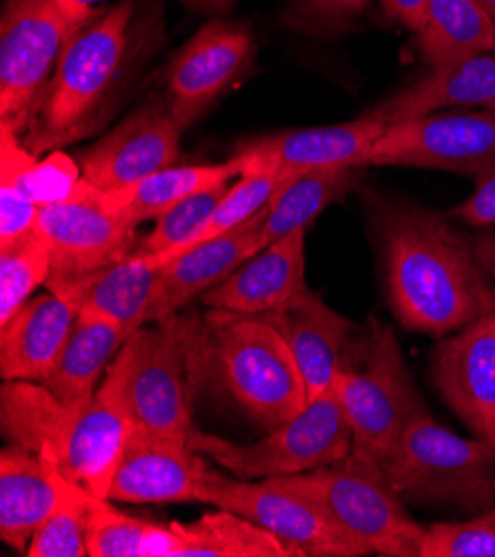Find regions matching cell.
<instances>
[{
    "mask_svg": "<svg viewBox=\"0 0 495 557\" xmlns=\"http://www.w3.org/2000/svg\"><path fill=\"white\" fill-rule=\"evenodd\" d=\"M36 232L51 253L47 289L123 260L138 247L136 230L107 207L94 185L70 202L40 207Z\"/></svg>",
    "mask_w": 495,
    "mask_h": 557,
    "instance_id": "5bb4252c",
    "label": "cell"
},
{
    "mask_svg": "<svg viewBox=\"0 0 495 557\" xmlns=\"http://www.w3.org/2000/svg\"><path fill=\"white\" fill-rule=\"evenodd\" d=\"M256 59V40L247 25L213 18L176 53L164 72V98L187 129L223 98Z\"/></svg>",
    "mask_w": 495,
    "mask_h": 557,
    "instance_id": "4fadbf2b",
    "label": "cell"
},
{
    "mask_svg": "<svg viewBox=\"0 0 495 557\" xmlns=\"http://www.w3.org/2000/svg\"><path fill=\"white\" fill-rule=\"evenodd\" d=\"M475 3H478V5H482V8H484L493 18H495V0H475Z\"/></svg>",
    "mask_w": 495,
    "mask_h": 557,
    "instance_id": "f6af8a7d",
    "label": "cell"
},
{
    "mask_svg": "<svg viewBox=\"0 0 495 557\" xmlns=\"http://www.w3.org/2000/svg\"><path fill=\"white\" fill-rule=\"evenodd\" d=\"M493 162L495 109H460L387 125L360 158V166H416L465 176H478Z\"/></svg>",
    "mask_w": 495,
    "mask_h": 557,
    "instance_id": "7c38bea8",
    "label": "cell"
},
{
    "mask_svg": "<svg viewBox=\"0 0 495 557\" xmlns=\"http://www.w3.org/2000/svg\"><path fill=\"white\" fill-rule=\"evenodd\" d=\"M61 503L36 531L27 557H89L87 520L94 497L87 488L63 475Z\"/></svg>",
    "mask_w": 495,
    "mask_h": 557,
    "instance_id": "d6a6232c",
    "label": "cell"
},
{
    "mask_svg": "<svg viewBox=\"0 0 495 557\" xmlns=\"http://www.w3.org/2000/svg\"><path fill=\"white\" fill-rule=\"evenodd\" d=\"M443 109H495V53L429 67L424 76L380 100L367 114L394 125L440 114Z\"/></svg>",
    "mask_w": 495,
    "mask_h": 557,
    "instance_id": "7402d4cb",
    "label": "cell"
},
{
    "mask_svg": "<svg viewBox=\"0 0 495 557\" xmlns=\"http://www.w3.org/2000/svg\"><path fill=\"white\" fill-rule=\"evenodd\" d=\"M0 183L16 185L38 207L70 202L89 187L81 162L63 149L34 156L21 134L5 125H0Z\"/></svg>",
    "mask_w": 495,
    "mask_h": 557,
    "instance_id": "f1b7e54d",
    "label": "cell"
},
{
    "mask_svg": "<svg viewBox=\"0 0 495 557\" xmlns=\"http://www.w3.org/2000/svg\"><path fill=\"white\" fill-rule=\"evenodd\" d=\"M232 183L218 185L205 191H198L176 207H172L168 213L156 220V227L149 236H145L136 251L149 253L158 264H168L178 251H183L194 238L202 232L207 220L211 218L213 209L218 207L220 198L225 196Z\"/></svg>",
    "mask_w": 495,
    "mask_h": 557,
    "instance_id": "d590c367",
    "label": "cell"
},
{
    "mask_svg": "<svg viewBox=\"0 0 495 557\" xmlns=\"http://www.w3.org/2000/svg\"><path fill=\"white\" fill-rule=\"evenodd\" d=\"M279 478L318 499L371 555L420 557L424 527L407 513L405 499L380 465L351 454L334 465Z\"/></svg>",
    "mask_w": 495,
    "mask_h": 557,
    "instance_id": "52a82bcc",
    "label": "cell"
},
{
    "mask_svg": "<svg viewBox=\"0 0 495 557\" xmlns=\"http://www.w3.org/2000/svg\"><path fill=\"white\" fill-rule=\"evenodd\" d=\"M380 467L405 503L469 513L495 507V444L478 435L462 437L429 411L409 422Z\"/></svg>",
    "mask_w": 495,
    "mask_h": 557,
    "instance_id": "5b68a950",
    "label": "cell"
},
{
    "mask_svg": "<svg viewBox=\"0 0 495 557\" xmlns=\"http://www.w3.org/2000/svg\"><path fill=\"white\" fill-rule=\"evenodd\" d=\"M354 358L345 354L334 380L354 433L351 454L382 465L409 422L426 409L392 326L373 322Z\"/></svg>",
    "mask_w": 495,
    "mask_h": 557,
    "instance_id": "8992f818",
    "label": "cell"
},
{
    "mask_svg": "<svg viewBox=\"0 0 495 557\" xmlns=\"http://www.w3.org/2000/svg\"><path fill=\"white\" fill-rule=\"evenodd\" d=\"M67 3H70L78 14L91 18V16H96V14H100V12L104 10L107 0H67Z\"/></svg>",
    "mask_w": 495,
    "mask_h": 557,
    "instance_id": "ee69618b",
    "label": "cell"
},
{
    "mask_svg": "<svg viewBox=\"0 0 495 557\" xmlns=\"http://www.w3.org/2000/svg\"><path fill=\"white\" fill-rule=\"evenodd\" d=\"M202 503L234 511L289 544L300 557H364L371 555L345 533L318 499L285 484L281 478L249 482L207 471Z\"/></svg>",
    "mask_w": 495,
    "mask_h": 557,
    "instance_id": "8fae6325",
    "label": "cell"
},
{
    "mask_svg": "<svg viewBox=\"0 0 495 557\" xmlns=\"http://www.w3.org/2000/svg\"><path fill=\"white\" fill-rule=\"evenodd\" d=\"M187 10L205 16H225L236 8L238 0H178Z\"/></svg>",
    "mask_w": 495,
    "mask_h": 557,
    "instance_id": "b9f144b4",
    "label": "cell"
},
{
    "mask_svg": "<svg viewBox=\"0 0 495 557\" xmlns=\"http://www.w3.org/2000/svg\"><path fill=\"white\" fill-rule=\"evenodd\" d=\"M264 220L267 209L247 220L238 230L196 245L164 264L149 324L181 313L196 296H202L211 287L227 281L234 271L260 253L267 247Z\"/></svg>",
    "mask_w": 495,
    "mask_h": 557,
    "instance_id": "ffe728a7",
    "label": "cell"
},
{
    "mask_svg": "<svg viewBox=\"0 0 495 557\" xmlns=\"http://www.w3.org/2000/svg\"><path fill=\"white\" fill-rule=\"evenodd\" d=\"M238 176L240 170L232 158L213 164H174L129 187L102 191V198L109 209H114L129 227L136 230L147 220H158L185 198L218 185H227Z\"/></svg>",
    "mask_w": 495,
    "mask_h": 557,
    "instance_id": "4316f807",
    "label": "cell"
},
{
    "mask_svg": "<svg viewBox=\"0 0 495 557\" xmlns=\"http://www.w3.org/2000/svg\"><path fill=\"white\" fill-rule=\"evenodd\" d=\"M196 354L211 358L225 392L267 431L309 405L302 371L287 341L260 318L211 309L200 326Z\"/></svg>",
    "mask_w": 495,
    "mask_h": 557,
    "instance_id": "277c9868",
    "label": "cell"
},
{
    "mask_svg": "<svg viewBox=\"0 0 495 557\" xmlns=\"http://www.w3.org/2000/svg\"><path fill=\"white\" fill-rule=\"evenodd\" d=\"M40 207L16 185L0 183V247L36 232Z\"/></svg>",
    "mask_w": 495,
    "mask_h": 557,
    "instance_id": "f35d334b",
    "label": "cell"
},
{
    "mask_svg": "<svg viewBox=\"0 0 495 557\" xmlns=\"http://www.w3.org/2000/svg\"><path fill=\"white\" fill-rule=\"evenodd\" d=\"M51 253L38 232L0 247V324L8 322L32 294L47 285Z\"/></svg>",
    "mask_w": 495,
    "mask_h": 557,
    "instance_id": "e575fe53",
    "label": "cell"
},
{
    "mask_svg": "<svg viewBox=\"0 0 495 557\" xmlns=\"http://www.w3.org/2000/svg\"><path fill=\"white\" fill-rule=\"evenodd\" d=\"M96 16L78 14L67 0H5L0 23V125L23 136L72 38Z\"/></svg>",
    "mask_w": 495,
    "mask_h": 557,
    "instance_id": "9c48e42d",
    "label": "cell"
},
{
    "mask_svg": "<svg viewBox=\"0 0 495 557\" xmlns=\"http://www.w3.org/2000/svg\"><path fill=\"white\" fill-rule=\"evenodd\" d=\"M127 338L129 333L116 320L94 311H78L57 364L40 384L67 407L87 405L100 386V375L112 367L109 362L116 360Z\"/></svg>",
    "mask_w": 495,
    "mask_h": 557,
    "instance_id": "484cf974",
    "label": "cell"
},
{
    "mask_svg": "<svg viewBox=\"0 0 495 557\" xmlns=\"http://www.w3.org/2000/svg\"><path fill=\"white\" fill-rule=\"evenodd\" d=\"M429 0H382V10L392 21L418 32L424 23Z\"/></svg>",
    "mask_w": 495,
    "mask_h": 557,
    "instance_id": "60d3db41",
    "label": "cell"
},
{
    "mask_svg": "<svg viewBox=\"0 0 495 557\" xmlns=\"http://www.w3.org/2000/svg\"><path fill=\"white\" fill-rule=\"evenodd\" d=\"M281 331L307 384L309 403L318 400L334 384L349 349L354 322L329 309L318 294L307 289L281 311L253 315Z\"/></svg>",
    "mask_w": 495,
    "mask_h": 557,
    "instance_id": "44dd1931",
    "label": "cell"
},
{
    "mask_svg": "<svg viewBox=\"0 0 495 557\" xmlns=\"http://www.w3.org/2000/svg\"><path fill=\"white\" fill-rule=\"evenodd\" d=\"M292 178H294V174H283V172H249V174L238 176V181L234 185H230L225 196L220 198L218 207L213 209L202 232L194 238V243H189L178 253H185V251L194 249L196 245H202L211 238H218L227 232L238 230L240 225H245L247 220H251L253 215L264 211L271 205L273 196H276L283 189V185Z\"/></svg>",
    "mask_w": 495,
    "mask_h": 557,
    "instance_id": "836d02e7",
    "label": "cell"
},
{
    "mask_svg": "<svg viewBox=\"0 0 495 557\" xmlns=\"http://www.w3.org/2000/svg\"><path fill=\"white\" fill-rule=\"evenodd\" d=\"M389 305L411 331L445 336L495 311V283L475 245L449 222L407 200L371 209Z\"/></svg>",
    "mask_w": 495,
    "mask_h": 557,
    "instance_id": "6da1fadb",
    "label": "cell"
},
{
    "mask_svg": "<svg viewBox=\"0 0 495 557\" xmlns=\"http://www.w3.org/2000/svg\"><path fill=\"white\" fill-rule=\"evenodd\" d=\"M174 557H296L298 553L260 524L218 509L191 524L172 522ZM300 557V555H298Z\"/></svg>",
    "mask_w": 495,
    "mask_h": 557,
    "instance_id": "f546056e",
    "label": "cell"
},
{
    "mask_svg": "<svg viewBox=\"0 0 495 557\" xmlns=\"http://www.w3.org/2000/svg\"><path fill=\"white\" fill-rule=\"evenodd\" d=\"M138 3L104 8L72 38L21 136L34 156L83 140L112 111L147 40Z\"/></svg>",
    "mask_w": 495,
    "mask_h": 557,
    "instance_id": "3957f363",
    "label": "cell"
},
{
    "mask_svg": "<svg viewBox=\"0 0 495 557\" xmlns=\"http://www.w3.org/2000/svg\"><path fill=\"white\" fill-rule=\"evenodd\" d=\"M473 245H475V251H478L484 269L488 271V275L493 277V283H495V225L486 227V234L478 236Z\"/></svg>",
    "mask_w": 495,
    "mask_h": 557,
    "instance_id": "7bdbcfd3",
    "label": "cell"
},
{
    "mask_svg": "<svg viewBox=\"0 0 495 557\" xmlns=\"http://www.w3.org/2000/svg\"><path fill=\"white\" fill-rule=\"evenodd\" d=\"M0 422L10 444L47 454L67 480L109 499L114 471L136 426L125 400L123 356H116L83 407L63 405L40 382H5Z\"/></svg>",
    "mask_w": 495,
    "mask_h": 557,
    "instance_id": "7a4b0ae2",
    "label": "cell"
},
{
    "mask_svg": "<svg viewBox=\"0 0 495 557\" xmlns=\"http://www.w3.org/2000/svg\"><path fill=\"white\" fill-rule=\"evenodd\" d=\"M200 326L194 315L174 313L138 329L123 345L125 400L138 426L189 442L194 424L187 369Z\"/></svg>",
    "mask_w": 495,
    "mask_h": 557,
    "instance_id": "30bf717a",
    "label": "cell"
},
{
    "mask_svg": "<svg viewBox=\"0 0 495 557\" xmlns=\"http://www.w3.org/2000/svg\"><path fill=\"white\" fill-rule=\"evenodd\" d=\"M162 269L149 253L134 251L94 273L53 285L49 292L63 296L78 311H94L116 320L134 336L138 329L149 324Z\"/></svg>",
    "mask_w": 495,
    "mask_h": 557,
    "instance_id": "603a6c76",
    "label": "cell"
},
{
    "mask_svg": "<svg viewBox=\"0 0 495 557\" xmlns=\"http://www.w3.org/2000/svg\"><path fill=\"white\" fill-rule=\"evenodd\" d=\"M433 380L469 431L495 444V311L435 347Z\"/></svg>",
    "mask_w": 495,
    "mask_h": 557,
    "instance_id": "ac0fdd59",
    "label": "cell"
},
{
    "mask_svg": "<svg viewBox=\"0 0 495 557\" xmlns=\"http://www.w3.org/2000/svg\"><path fill=\"white\" fill-rule=\"evenodd\" d=\"M449 215L460 218L478 230L495 225V162L475 176V189Z\"/></svg>",
    "mask_w": 495,
    "mask_h": 557,
    "instance_id": "ab89813d",
    "label": "cell"
},
{
    "mask_svg": "<svg viewBox=\"0 0 495 557\" xmlns=\"http://www.w3.org/2000/svg\"><path fill=\"white\" fill-rule=\"evenodd\" d=\"M63 471L47 454L10 444L0 454V540L27 553L32 537L61 503Z\"/></svg>",
    "mask_w": 495,
    "mask_h": 557,
    "instance_id": "cb8c5ba5",
    "label": "cell"
},
{
    "mask_svg": "<svg viewBox=\"0 0 495 557\" xmlns=\"http://www.w3.org/2000/svg\"><path fill=\"white\" fill-rule=\"evenodd\" d=\"M416 34L429 67L495 53V18L475 0H429L424 23Z\"/></svg>",
    "mask_w": 495,
    "mask_h": 557,
    "instance_id": "83f0119b",
    "label": "cell"
},
{
    "mask_svg": "<svg viewBox=\"0 0 495 557\" xmlns=\"http://www.w3.org/2000/svg\"><path fill=\"white\" fill-rule=\"evenodd\" d=\"M89 557H174L172 527L132 518L112 507V499L94 497L87 520Z\"/></svg>",
    "mask_w": 495,
    "mask_h": 557,
    "instance_id": "1f68e13d",
    "label": "cell"
},
{
    "mask_svg": "<svg viewBox=\"0 0 495 557\" xmlns=\"http://www.w3.org/2000/svg\"><path fill=\"white\" fill-rule=\"evenodd\" d=\"M387 125L362 114L356 121L276 132L240 143L232 156L240 176L249 172L307 174L334 166H360L362 153L380 138Z\"/></svg>",
    "mask_w": 495,
    "mask_h": 557,
    "instance_id": "e0dca14e",
    "label": "cell"
},
{
    "mask_svg": "<svg viewBox=\"0 0 495 557\" xmlns=\"http://www.w3.org/2000/svg\"><path fill=\"white\" fill-rule=\"evenodd\" d=\"M189 444L236 478L267 480L345 460L354 451V433L338 388L332 384L324 396L309 403L296 418L271 429L256 444H236L198 429H194Z\"/></svg>",
    "mask_w": 495,
    "mask_h": 557,
    "instance_id": "ba28073f",
    "label": "cell"
},
{
    "mask_svg": "<svg viewBox=\"0 0 495 557\" xmlns=\"http://www.w3.org/2000/svg\"><path fill=\"white\" fill-rule=\"evenodd\" d=\"M78 309L63 296L47 292L25 302L0 324V373L5 382H42L57 364Z\"/></svg>",
    "mask_w": 495,
    "mask_h": 557,
    "instance_id": "d4e9b609",
    "label": "cell"
},
{
    "mask_svg": "<svg viewBox=\"0 0 495 557\" xmlns=\"http://www.w3.org/2000/svg\"><path fill=\"white\" fill-rule=\"evenodd\" d=\"M420 557H495V507L467 522L424 527Z\"/></svg>",
    "mask_w": 495,
    "mask_h": 557,
    "instance_id": "8d00e7d4",
    "label": "cell"
},
{
    "mask_svg": "<svg viewBox=\"0 0 495 557\" xmlns=\"http://www.w3.org/2000/svg\"><path fill=\"white\" fill-rule=\"evenodd\" d=\"M305 238L307 230H298L271 243L227 281L205 292L202 302L209 309L240 315L285 309L309 289L305 283Z\"/></svg>",
    "mask_w": 495,
    "mask_h": 557,
    "instance_id": "d6986e66",
    "label": "cell"
},
{
    "mask_svg": "<svg viewBox=\"0 0 495 557\" xmlns=\"http://www.w3.org/2000/svg\"><path fill=\"white\" fill-rule=\"evenodd\" d=\"M185 127L164 96H153L81 156V170L100 191L129 187L174 166Z\"/></svg>",
    "mask_w": 495,
    "mask_h": 557,
    "instance_id": "9a60e30c",
    "label": "cell"
},
{
    "mask_svg": "<svg viewBox=\"0 0 495 557\" xmlns=\"http://www.w3.org/2000/svg\"><path fill=\"white\" fill-rule=\"evenodd\" d=\"M207 460L187 440L134 426L109 486L112 503H202Z\"/></svg>",
    "mask_w": 495,
    "mask_h": 557,
    "instance_id": "2e32d148",
    "label": "cell"
},
{
    "mask_svg": "<svg viewBox=\"0 0 495 557\" xmlns=\"http://www.w3.org/2000/svg\"><path fill=\"white\" fill-rule=\"evenodd\" d=\"M364 166H334L294 176L273 196L267 207L264 245L276 243L298 230H309L311 222L356 187Z\"/></svg>",
    "mask_w": 495,
    "mask_h": 557,
    "instance_id": "4dcf8cb0",
    "label": "cell"
},
{
    "mask_svg": "<svg viewBox=\"0 0 495 557\" xmlns=\"http://www.w3.org/2000/svg\"><path fill=\"white\" fill-rule=\"evenodd\" d=\"M371 0H296V25L309 32L336 34L349 29Z\"/></svg>",
    "mask_w": 495,
    "mask_h": 557,
    "instance_id": "74e56055",
    "label": "cell"
}]
</instances>
